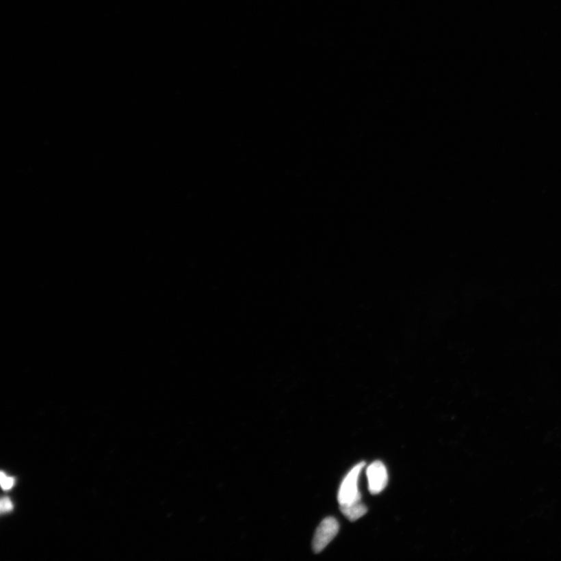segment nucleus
<instances>
[{"instance_id": "4", "label": "nucleus", "mask_w": 561, "mask_h": 561, "mask_svg": "<svg viewBox=\"0 0 561 561\" xmlns=\"http://www.w3.org/2000/svg\"><path fill=\"white\" fill-rule=\"evenodd\" d=\"M341 512L351 521H355L363 517L367 513V508L361 501L341 505Z\"/></svg>"}, {"instance_id": "3", "label": "nucleus", "mask_w": 561, "mask_h": 561, "mask_svg": "<svg viewBox=\"0 0 561 561\" xmlns=\"http://www.w3.org/2000/svg\"><path fill=\"white\" fill-rule=\"evenodd\" d=\"M369 491L371 495H378L388 485L389 475L385 465L380 462H374L367 469Z\"/></svg>"}, {"instance_id": "1", "label": "nucleus", "mask_w": 561, "mask_h": 561, "mask_svg": "<svg viewBox=\"0 0 561 561\" xmlns=\"http://www.w3.org/2000/svg\"><path fill=\"white\" fill-rule=\"evenodd\" d=\"M364 467V462L357 464L342 481L338 495L340 506L361 501V495L358 491V476H360Z\"/></svg>"}, {"instance_id": "2", "label": "nucleus", "mask_w": 561, "mask_h": 561, "mask_svg": "<svg viewBox=\"0 0 561 561\" xmlns=\"http://www.w3.org/2000/svg\"><path fill=\"white\" fill-rule=\"evenodd\" d=\"M339 531V524L333 517H328L322 521L314 534L313 549L318 553L324 551L328 544L334 540Z\"/></svg>"}, {"instance_id": "6", "label": "nucleus", "mask_w": 561, "mask_h": 561, "mask_svg": "<svg viewBox=\"0 0 561 561\" xmlns=\"http://www.w3.org/2000/svg\"><path fill=\"white\" fill-rule=\"evenodd\" d=\"M0 509H1L3 513L9 512L13 509V504L9 498H3L1 504H0Z\"/></svg>"}, {"instance_id": "5", "label": "nucleus", "mask_w": 561, "mask_h": 561, "mask_svg": "<svg viewBox=\"0 0 561 561\" xmlns=\"http://www.w3.org/2000/svg\"><path fill=\"white\" fill-rule=\"evenodd\" d=\"M14 485V479L12 477H9L7 475H5L3 473H1V486L4 491H9L12 488Z\"/></svg>"}]
</instances>
